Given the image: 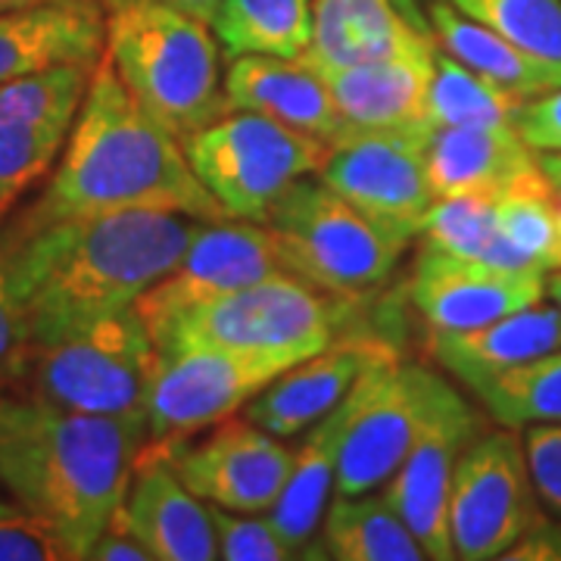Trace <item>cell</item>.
Masks as SVG:
<instances>
[{"label":"cell","instance_id":"4dcf8cb0","mask_svg":"<svg viewBox=\"0 0 561 561\" xmlns=\"http://www.w3.org/2000/svg\"><path fill=\"white\" fill-rule=\"evenodd\" d=\"M421 247L459 260H478L502 268H527L502 234L493 197H446L427 213ZM534 272V268H527Z\"/></svg>","mask_w":561,"mask_h":561},{"label":"cell","instance_id":"d6a6232c","mask_svg":"<svg viewBox=\"0 0 561 561\" xmlns=\"http://www.w3.org/2000/svg\"><path fill=\"white\" fill-rule=\"evenodd\" d=\"M496 219H500L505 241L534 272H556L561 268V231L556 213V194L546 175L524 181L508 194L496 197Z\"/></svg>","mask_w":561,"mask_h":561},{"label":"cell","instance_id":"1f68e13d","mask_svg":"<svg viewBox=\"0 0 561 561\" xmlns=\"http://www.w3.org/2000/svg\"><path fill=\"white\" fill-rule=\"evenodd\" d=\"M94 66L60 62V66L41 69V72L3 81L0 84V119L69 135L72 122L79 116L81 101L88 94Z\"/></svg>","mask_w":561,"mask_h":561},{"label":"cell","instance_id":"6da1fadb","mask_svg":"<svg viewBox=\"0 0 561 561\" xmlns=\"http://www.w3.org/2000/svg\"><path fill=\"white\" fill-rule=\"evenodd\" d=\"M206 221L128 209L7 228L13 241L16 290L32 346H47L110 319L157 287Z\"/></svg>","mask_w":561,"mask_h":561},{"label":"cell","instance_id":"ffe728a7","mask_svg":"<svg viewBox=\"0 0 561 561\" xmlns=\"http://www.w3.org/2000/svg\"><path fill=\"white\" fill-rule=\"evenodd\" d=\"M431 41H437L434 28L415 0H316L312 44L300 60L312 69H341Z\"/></svg>","mask_w":561,"mask_h":561},{"label":"cell","instance_id":"277c9868","mask_svg":"<svg viewBox=\"0 0 561 561\" xmlns=\"http://www.w3.org/2000/svg\"><path fill=\"white\" fill-rule=\"evenodd\" d=\"M106 57L131 98L179 140L228 113L221 44L209 22L162 0L106 10Z\"/></svg>","mask_w":561,"mask_h":561},{"label":"cell","instance_id":"f546056e","mask_svg":"<svg viewBox=\"0 0 561 561\" xmlns=\"http://www.w3.org/2000/svg\"><path fill=\"white\" fill-rule=\"evenodd\" d=\"M465 387L502 427L518 431L537 424H561V346Z\"/></svg>","mask_w":561,"mask_h":561},{"label":"cell","instance_id":"484cf974","mask_svg":"<svg viewBox=\"0 0 561 561\" xmlns=\"http://www.w3.org/2000/svg\"><path fill=\"white\" fill-rule=\"evenodd\" d=\"M427 22L449 57H456L468 69H474L478 76L522 101L540 98L561 84V72H556L552 66L524 54L518 44L502 38L481 22L468 20L443 0H427Z\"/></svg>","mask_w":561,"mask_h":561},{"label":"cell","instance_id":"e575fe53","mask_svg":"<svg viewBox=\"0 0 561 561\" xmlns=\"http://www.w3.org/2000/svg\"><path fill=\"white\" fill-rule=\"evenodd\" d=\"M66 138L62 131L0 119V219L50 172Z\"/></svg>","mask_w":561,"mask_h":561},{"label":"cell","instance_id":"b9f144b4","mask_svg":"<svg viewBox=\"0 0 561 561\" xmlns=\"http://www.w3.org/2000/svg\"><path fill=\"white\" fill-rule=\"evenodd\" d=\"M502 561H561V518L534 524Z\"/></svg>","mask_w":561,"mask_h":561},{"label":"cell","instance_id":"ee69618b","mask_svg":"<svg viewBox=\"0 0 561 561\" xmlns=\"http://www.w3.org/2000/svg\"><path fill=\"white\" fill-rule=\"evenodd\" d=\"M537 162H540L542 175L549 181V187L561 194V153H537Z\"/></svg>","mask_w":561,"mask_h":561},{"label":"cell","instance_id":"74e56055","mask_svg":"<svg viewBox=\"0 0 561 561\" xmlns=\"http://www.w3.org/2000/svg\"><path fill=\"white\" fill-rule=\"evenodd\" d=\"M0 561H76V556L54 527L13 508L0 515Z\"/></svg>","mask_w":561,"mask_h":561},{"label":"cell","instance_id":"9a60e30c","mask_svg":"<svg viewBox=\"0 0 561 561\" xmlns=\"http://www.w3.org/2000/svg\"><path fill=\"white\" fill-rule=\"evenodd\" d=\"M481 434V415L459 390L443 402L397 474L383 483V500L402 515L431 561L456 559L449 540V490L461 449Z\"/></svg>","mask_w":561,"mask_h":561},{"label":"cell","instance_id":"d4e9b609","mask_svg":"<svg viewBox=\"0 0 561 561\" xmlns=\"http://www.w3.org/2000/svg\"><path fill=\"white\" fill-rule=\"evenodd\" d=\"M346 424H350V397L331 415H324L309 431H302L300 443L294 449L287 483L280 490L278 502L268 508V518L275 522L280 537L297 549L300 559H306V549L319 537L328 502L334 500Z\"/></svg>","mask_w":561,"mask_h":561},{"label":"cell","instance_id":"5bb4252c","mask_svg":"<svg viewBox=\"0 0 561 561\" xmlns=\"http://www.w3.org/2000/svg\"><path fill=\"white\" fill-rule=\"evenodd\" d=\"M272 275H290L275 234L262 221H206L165 278L138 300L147 328Z\"/></svg>","mask_w":561,"mask_h":561},{"label":"cell","instance_id":"83f0119b","mask_svg":"<svg viewBox=\"0 0 561 561\" xmlns=\"http://www.w3.org/2000/svg\"><path fill=\"white\" fill-rule=\"evenodd\" d=\"M316 0H221L213 32L228 60L262 54L297 60L312 44Z\"/></svg>","mask_w":561,"mask_h":561},{"label":"cell","instance_id":"603a6c76","mask_svg":"<svg viewBox=\"0 0 561 561\" xmlns=\"http://www.w3.org/2000/svg\"><path fill=\"white\" fill-rule=\"evenodd\" d=\"M101 0H57L0 13V84L60 62H94L106 50Z\"/></svg>","mask_w":561,"mask_h":561},{"label":"cell","instance_id":"3957f363","mask_svg":"<svg viewBox=\"0 0 561 561\" xmlns=\"http://www.w3.org/2000/svg\"><path fill=\"white\" fill-rule=\"evenodd\" d=\"M147 421L81 415L22 393H0V486L16 508L54 527L76 561L116 515Z\"/></svg>","mask_w":561,"mask_h":561},{"label":"cell","instance_id":"7402d4cb","mask_svg":"<svg viewBox=\"0 0 561 561\" xmlns=\"http://www.w3.org/2000/svg\"><path fill=\"white\" fill-rule=\"evenodd\" d=\"M424 169L437 201L502 197L540 175L537 150L515 128H431Z\"/></svg>","mask_w":561,"mask_h":561},{"label":"cell","instance_id":"7bdbcfd3","mask_svg":"<svg viewBox=\"0 0 561 561\" xmlns=\"http://www.w3.org/2000/svg\"><path fill=\"white\" fill-rule=\"evenodd\" d=\"M162 3H169V7H179L184 13H191V16H197V20L209 22L216 20V10H219L221 0H162Z\"/></svg>","mask_w":561,"mask_h":561},{"label":"cell","instance_id":"60d3db41","mask_svg":"<svg viewBox=\"0 0 561 561\" xmlns=\"http://www.w3.org/2000/svg\"><path fill=\"white\" fill-rule=\"evenodd\" d=\"M88 559L94 561H153L150 549L140 542V537L131 530V524L125 518L122 505L116 508V515L106 522L101 530V537L91 542Z\"/></svg>","mask_w":561,"mask_h":561},{"label":"cell","instance_id":"e0dca14e","mask_svg":"<svg viewBox=\"0 0 561 561\" xmlns=\"http://www.w3.org/2000/svg\"><path fill=\"white\" fill-rule=\"evenodd\" d=\"M390 359H397V350L378 337H337L280 371L260 397L243 405V419L280 440H294L331 415L371 368Z\"/></svg>","mask_w":561,"mask_h":561},{"label":"cell","instance_id":"c3c4849f","mask_svg":"<svg viewBox=\"0 0 561 561\" xmlns=\"http://www.w3.org/2000/svg\"><path fill=\"white\" fill-rule=\"evenodd\" d=\"M556 194V191H552ZM556 213H559V231H561V194H556Z\"/></svg>","mask_w":561,"mask_h":561},{"label":"cell","instance_id":"bcb514c9","mask_svg":"<svg viewBox=\"0 0 561 561\" xmlns=\"http://www.w3.org/2000/svg\"><path fill=\"white\" fill-rule=\"evenodd\" d=\"M38 3H57V0H0V13H7V10H25V7H38Z\"/></svg>","mask_w":561,"mask_h":561},{"label":"cell","instance_id":"f1b7e54d","mask_svg":"<svg viewBox=\"0 0 561 561\" xmlns=\"http://www.w3.org/2000/svg\"><path fill=\"white\" fill-rule=\"evenodd\" d=\"M524 101L449 57L437 44L427 91L431 128H515Z\"/></svg>","mask_w":561,"mask_h":561},{"label":"cell","instance_id":"cb8c5ba5","mask_svg":"<svg viewBox=\"0 0 561 561\" xmlns=\"http://www.w3.org/2000/svg\"><path fill=\"white\" fill-rule=\"evenodd\" d=\"M561 346V309L556 302H534L522 312L502 316L465 331L427 328V353L461 383L508 371L515 365L546 356Z\"/></svg>","mask_w":561,"mask_h":561},{"label":"cell","instance_id":"ba28073f","mask_svg":"<svg viewBox=\"0 0 561 561\" xmlns=\"http://www.w3.org/2000/svg\"><path fill=\"white\" fill-rule=\"evenodd\" d=\"M184 144L203 187L228 219L262 221L272 203L306 175H319L328 144L256 113L228 110Z\"/></svg>","mask_w":561,"mask_h":561},{"label":"cell","instance_id":"ab89813d","mask_svg":"<svg viewBox=\"0 0 561 561\" xmlns=\"http://www.w3.org/2000/svg\"><path fill=\"white\" fill-rule=\"evenodd\" d=\"M515 131L537 153H561V84L524 101Z\"/></svg>","mask_w":561,"mask_h":561},{"label":"cell","instance_id":"7c38bea8","mask_svg":"<svg viewBox=\"0 0 561 561\" xmlns=\"http://www.w3.org/2000/svg\"><path fill=\"white\" fill-rule=\"evenodd\" d=\"M427 135L431 131L346 135L328 147L319 172L400 250L419 241L427 213L437 203L424 169Z\"/></svg>","mask_w":561,"mask_h":561},{"label":"cell","instance_id":"52a82bcc","mask_svg":"<svg viewBox=\"0 0 561 561\" xmlns=\"http://www.w3.org/2000/svg\"><path fill=\"white\" fill-rule=\"evenodd\" d=\"M262 225L275 234L294 278L341 300L375 294L402 256L400 247L321 175L294 181L272 203Z\"/></svg>","mask_w":561,"mask_h":561},{"label":"cell","instance_id":"8fae6325","mask_svg":"<svg viewBox=\"0 0 561 561\" xmlns=\"http://www.w3.org/2000/svg\"><path fill=\"white\" fill-rule=\"evenodd\" d=\"M300 359L280 353H250L221 346L157 350V368L147 397L150 440L194 437L206 427L243 412L268 383Z\"/></svg>","mask_w":561,"mask_h":561},{"label":"cell","instance_id":"30bf717a","mask_svg":"<svg viewBox=\"0 0 561 561\" xmlns=\"http://www.w3.org/2000/svg\"><path fill=\"white\" fill-rule=\"evenodd\" d=\"M542 518L524 440L486 431L461 449L449 490V540L461 561H496Z\"/></svg>","mask_w":561,"mask_h":561},{"label":"cell","instance_id":"4316f807","mask_svg":"<svg viewBox=\"0 0 561 561\" xmlns=\"http://www.w3.org/2000/svg\"><path fill=\"white\" fill-rule=\"evenodd\" d=\"M309 549L334 561H424V546L381 490L334 496Z\"/></svg>","mask_w":561,"mask_h":561},{"label":"cell","instance_id":"2e32d148","mask_svg":"<svg viewBox=\"0 0 561 561\" xmlns=\"http://www.w3.org/2000/svg\"><path fill=\"white\" fill-rule=\"evenodd\" d=\"M546 297V275L527 268H502L490 262L459 260L440 250L421 247L409 300L427 328L465 331L502 316L522 312Z\"/></svg>","mask_w":561,"mask_h":561},{"label":"cell","instance_id":"f6af8a7d","mask_svg":"<svg viewBox=\"0 0 561 561\" xmlns=\"http://www.w3.org/2000/svg\"><path fill=\"white\" fill-rule=\"evenodd\" d=\"M546 297L561 309V268H556V272H549V275H546Z\"/></svg>","mask_w":561,"mask_h":561},{"label":"cell","instance_id":"681fc988","mask_svg":"<svg viewBox=\"0 0 561 561\" xmlns=\"http://www.w3.org/2000/svg\"><path fill=\"white\" fill-rule=\"evenodd\" d=\"M103 7H106V10H110V7H116V3H119V0H101Z\"/></svg>","mask_w":561,"mask_h":561},{"label":"cell","instance_id":"ac0fdd59","mask_svg":"<svg viewBox=\"0 0 561 561\" xmlns=\"http://www.w3.org/2000/svg\"><path fill=\"white\" fill-rule=\"evenodd\" d=\"M122 512L153 561L219 559L209 502L181 481L169 440H147L135 459Z\"/></svg>","mask_w":561,"mask_h":561},{"label":"cell","instance_id":"836d02e7","mask_svg":"<svg viewBox=\"0 0 561 561\" xmlns=\"http://www.w3.org/2000/svg\"><path fill=\"white\" fill-rule=\"evenodd\" d=\"M561 72V0H443Z\"/></svg>","mask_w":561,"mask_h":561},{"label":"cell","instance_id":"8992f818","mask_svg":"<svg viewBox=\"0 0 561 561\" xmlns=\"http://www.w3.org/2000/svg\"><path fill=\"white\" fill-rule=\"evenodd\" d=\"M346 302L353 300L331 297L294 275H272L153 324L150 337L160 353L221 346L306 359L341 337Z\"/></svg>","mask_w":561,"mask_h":561},{"label":"cell","instance_id":"44dd1931","mask_svg":"<svg viewBox=\"0 0 561 561\" xmlns=\"http://www.w3.org/2000/svg\"><path fill=\"white\" fill-rule=\"evenodd\" d=\"M225 103L238 113H256L297 128L321 144L341 138V116L328 81L309 62L247 54L228 62Z\"/></svg>","mask_w":561,"mask_h":561},{"label":"cell","instance_id":"d590c367","mask_svg":"<svg viewBox=\"0 0 561 561\" xmlns=\"http://www.w3.org/2000/svg\"><path fill=\"white\" fill-rule=\"evenodd\" d=\"M28 356H32V334H28L25 306L16 290L13 241L10 231L0 228V393H16Z\"/></svg>","mask_w":561,"mask_h":561},{"label":"cell","instance_id":"d6986e66","mask_svg":"<svg viewBox=\"0 0 561 561\" xmlns=\"http://www.w3.org/2000/svg\"><path fill=\"white\" fill-rule=\"evenodd\" d=\"M434 57L437 41L383 60L316 69L331 88L341 116V138L368 131H431L427 91L434 79Z\"/></svg>","mask_w":561,"mask_h":561},{"label":"cell","instance_id":"8d00e7d4","mask_svg":"<svg viewBox=\"0 0 561 561\" xmlns=\"http://www.w3.org/2000/svg\"><path fill=\"white\" fill-rule=\"evenodd\" d=\"M216 546L221 561H290L300 559L297 549L280 537L272 518H260V512H231L221 505H209Z\"/></svg>","mask_w":561,"mask_h":561},{"label":"cell","instance_id":"9c48e42d","mask_svg":"<svg viewBox=\"0 0 561 561\" xmlns=\"http://www.w3.org/2000/svg\"><path fill=\"white\" fill-rule=\"evenodd\" d=\"M456 387L437 371L400 356L381 362L350 393L334 496L381 490Z\"/></svg>","mask_w":561,"mask_h":561},{"label":"cell","instance_id":"5b68a950","mask_svg":"<svg viewBox=\"0 0 561 561\" xmlns=\"http://www.w3.org/2000/svg\"><path fill=\"white\" fill-rule=\"evenodd\" d=\"M153 368L157 343L138 306H131L79 334L32 346L16 390L81 415L147 421Z\"/></svg>","mask_w":561,"mask_h":561},{"label":"cell","instance_id":"7dc6e473","mask_svg":"<svg viewBox=\"0 0 561 561\" xmlns=\"http://www.w3.org/2000/svg\"><path fill=\"white\" fill-rule=\"evenodd\" d=\"M13 508H16V505H10V502L0 500V515H7V512H13Z\"/></svg>","mask_w":561,"mask_h":561},{"label":"cell","instance_id":"7a4b0ae2","mask_svg":"<svg viewBox=\"0 0 561 561\" xmlns=\"http://www.w3.org/2000/svg\"><path fill=\"white\" fill-rule=\"evenodd\" d=\"M128 209L228 219L197 179L184 144L131 98L103 50L50 184L16 225L38 228Z\"/></svg>","mask_w":561,"mask_h":561},{"label":"cell","instance_id":"4fadbf2b","mask_svg":"<svg viewBox=\"0 0 561 561\" xmlns=\"http://www.w3.org/2000/svg\"><path fill=\"white\" fill-rule=\"evenodd\" d=\"M179 478L203 502L231 512H268L290 474L294 449L250 419H225L191 440H169Z\"/></svg>","mask_w":561,"mask_h":561},{"label":"cell","instance_id":"f35d334b","mask_svg":"<svg viewBox=\"0 0 561 561\" xmlns=\"http://www.w3.org/2000/svg\"><path fill=\"white\" fill-rule=\"evenodd\" d=\"M524 449L542 508L561 518V424L524 427Z\"/></svg>","mask_w":561,"mask_h":561}]
</instances>
